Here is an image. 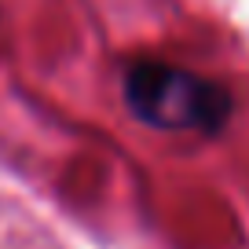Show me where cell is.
<instances>
[{"label": "cell", "mask_w": 249, "mask_h": 249, "mask_svg": "<svg viewBox=\"0 0 249 249\" xmlns=\"http://www.w3.org/2000/svg\"><path fill=\"white\" fill-rule=\"evenodd\" d=\"M121 99L136 121L158 132H191L216 140L234 117L227 85L165 59H132L121 70Z\"/></svg>", "instance_id": "6da1fadb"}]
</instances>
